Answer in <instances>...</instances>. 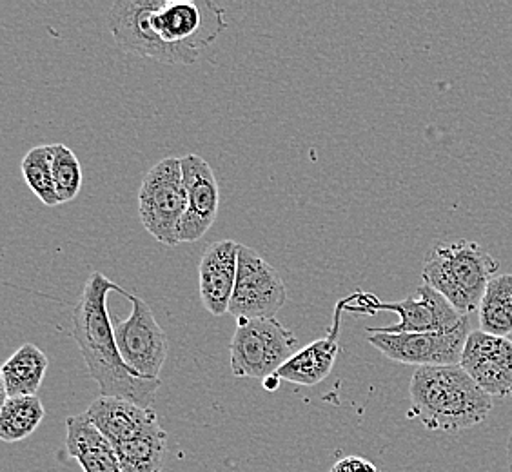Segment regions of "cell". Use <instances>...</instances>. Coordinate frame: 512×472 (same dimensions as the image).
Masks as SVG:
<instances>
[{
    "instance_id": "ac0fdd59",
    "label": "cell",
    "mask_w": 512,
    "mask_h": 472,
    "mask_svg": "<svg viewBox=\"0 0 512 472\" xmlns=\"http://www.w3.org/2000/svg\"><path fill=\"white\" fill-rule=\"evenodd\" d=\"M50 360L35 344H24L2 365V385L6 398L37 396Z\"/></svg>"
},
{
    "instance_id": "484cf974",
    "label": "cell",
    "mask_w": 512,
    "mask_h": 472,
    "mask_svg": "<svg viewBox=\"0 0 512 472\" xmlns=\"http://www.w3.org/2000/svg\"><path fill=\"white\" fill-rule=\"evenodd\" d=\"M507 467H509V472H512V433L507 440Z\"/></svg>"
},
{
    "instance_id": "4fadbf2b",
    "label": "cell",
    "mask_w": 512,
    "mask_h": 472,
    "mask_svg": "<svg viewBox=\"0 0 512 472\" xmlns=\"http://www.w3.org/2000/svg\"><path fill=\"white\" fill-rule=\"evenodd\" d=\"M460 365L489 396H512V340L471 331Z\"/></svg>"
},
{
    "instance_id": "30bf717a",
    "label": "cell",
    "mask_w": 512,
    "mask_h": 472,
    "mask_svg": "<svg viewBox=\"0 0 512 472\" xmlns=\"http://www.w3.org/2000/svg\"><path fill=\"white\" fill-rule=\"evenodd\" d=\"M371 311H391L400 322L389 327H367V333L404 335V333H449L462 325L469 324V316L462 315L444 296L436 293L433 287L422 286L416 293L400 302H376Z\"/></svg>"
},
{
    "instance_id": "cb8c5ba5",
    "label": "cell",
    "mask_w": 512,
    "mask_h": 472,
    "mask_svg": "<svg viewBox=\"0 0 512 472\" xmlns=\"http://www.w3.org/2000/svg\"><path fill=\"white\" fill-rule=\"evenodd\" d=\"M329 472H380L375 463L360 458V456H347L336 462Z\"/></svg>"
},
{
    "instance_id": "2e32d148",
    "label": "cell",
    "mask_w": 512,
    "mask_h": 472,
    "mask_svg": "<svg viewBox=\"0 0 512 472\" xmlns=\"http://www.w3.org/2000/svg\"><path fill=\"white\" fill-rule=\"evenodd\" d=\"M86 416L113 443V447L128 442L144 429L158 423L153 407H140L129 400L113 396L97 398L89 405Z\"/></svg>"
},
{
    "instance_id": "603a6c76",
    "label": "cell",
    "mask_w": 512,
    "mask_h": 472,
    "mask_svg": "<svg viewBox=\"0 0 512 472\" xmlns=\"http://www.w3.org/2000/svg\"><path fill=\"white\" fill-rule=\"evenodd\" d=\"M53 149V180L60 204L71 202L82 187V166L79 158L66 144H51Z\"/></svg>"
},
{
    "instance_id": "7402d4cb",
    "label": "cell",
    "mask_w": 512,
    "mask_h": 472,
    "mask_svg": "<svg viewBox=\"0 0 512 472\" xmlns=\"http://www.w3.org/2000/svg\"><path fill=\"white\" fill-rule=\"evenodd\" d=\"M22 177L33 195L39 198L44 206H59V197L53 180V149L50 146H37L30 149L22 158Z\"/></svg>"
},
{
    "instance_id": "9c48e42d",
    "label": "cell",
    "mask_w": 512,
    "mask_h": 472,
    "mask_svg": "<svg viewBox=\"0 0 512 472\" xmlns=\"http://www.w3.org/2000/svg\"><path fill=\"white\" fill-rule=\"evenodd\" d=\"M128 300L133 304L131 315L128 320L115 324L120 356L138 376L146 380H160L162 367L168 358V335L142 298L129 295Z\"/></svg>"
},
{
    "instance_id": "d4e9b609",
    "label": "cell",
    "mask_w": 512,
    "mask_h": 472,
    "mask_svg": "<svg viewBox=\"0 0 512 472\" xmlns=\"http://www.w3.org/2000/svg\"><path fill=\"white\" fill-rule=\"evenodd\" d=\"M280 382H282V380H280V378L275 374V376H269V378H266L262 384H264L267 391H271V393H273V391H276V389L280 387Z\"/></svg>"
},
{
    "instance_id": "5b68a950",
    "label": "cell",
    "mask_w": 512,
    "mask_h": 472,
    "mask_svg": "<svg viewBox=\"0 0 512 472\" xmlns=\"http://www.w3.org/2000/svg\"><path fill=\"white\" fill-rule=\"evenodd\" d=\"M186 213V186L182 160L168 157L160 160L142 178L138 191V215L144 229L157 242L175 247L178 226Z\"/></svg>"
},
{
    "instance_id": "ffe728a7",
    "label": "cell",
    "mask_w": 512,
    "mask_h": 472,
    "mask_svg": "<svg viewBox=\"0 0 512 472\" xmlns=\"http://www.w3.org/2000/svg\"><path fill=\"white\" fill-rule=\"evenodd\" d=\"M46 409L39 396H13L4 398L0 409V440L6 443L30 438L39 429Z\"/></svg>"
},
{
    "instance_id": "7c38bea8",
    "label": "cell",
    "mask_w": 512,
    "mask_h": 472,
    "mask_svg": "<svg viewBox=\"0 0 512 472\" xmlns=\"http://www.w3.org/2000/svg\"><path fill=\"white\" fill-rule=\"evenodd\" d=\"M182 160L186 186V213L178 226V242H198L217 220L220 191L215 171L209 162L195 153Z\"/></svg>"
},
{
    "instance_id": "ba28073f",
    "label": "cell",
    "mask_w": 512,
    "mask_h": 472,
    "mask_svg": "<svg viewBox=\"0 0 512 472\" xmlns=\"http://www.w3.org/2000/svg\"><path fill=\"white\" fill-rule=\"evenodd\" d=\"M153 8L155 0H120L111 6L109 31L120 50L173 66H189L198 62V51L180 50L157 39L149 26V15Z\"/></svg>"
},
{
    "instance_id": "52a82bcc",
    "label": "cell",
    "mask_w": 512,
    "mask_h": 472,
    "mask_svg": "<svg viewBox=\"0 0 512 472\" xmlns=\"http://www.w3.org/2000/svg\"><path fill=\"white\" fill-rule=\"evenodd\" d=\"M286 304L287 287L282 276L255 249L240 244L237 284L227 313L237 320L275 318Z\"/></svg>"
},
{
    "instance_id": "3957f363",
    "label": "cell",
    "mask_w": 512,
    "mask_h": 472,
    "mask_svg": "<svg viewBox=\"0 0 512 472\" xmlns=\"http://www.w3.org/2000/svg\"><path fill=\"white\" fill-rule=\"evenodd\" d=\"M500 264L483 247L469 240L436 244L425 256V286L433 287L462 315L480 307L483 293Z\"/></svg>"
},
{
    "instance_id": "5bb4252c",
    "label": "cell",
    "mask_w": 512,
    "mask_h": 472,
    "mask_svg": "<svg viewBox=\"0 0 512 472\" xmlns=\"http://www.w3.org/2000/svg\"><path fill=\"white\" fill-rule=\"evenodd\" d=\"M238 249L235 240L209 244L198 264L200 300L207 313L226 315L237 284Z\"/></svg>"
},
{
    "instance_id": "8fae6325",
    "label": "cell",
    "mask_w": 512,
    "mask_h": 472,
    "mask_svg": "<svg viewBox=\"0 0 512 472\" xmlns=\"http://www.w3.org/2000/svg\"><path fill=\"white\" fill-rule=\"evenodd\" d=\"M471 335V324H465L449 333H404L385 335L371 333L369 344L396 364L416 365H460L463 347Z\"/></svg>"
},
{
    "instance_id": "9a60e30c",
    "label": "cell",
    "mask_w": 512,
    "mask_h": 472,
    "mask_svg": "<svg viewBox=\"0 0 512 472\" xmlns=\"http://www.w3.org/2000/svg\"><path fill=\"white\" fill-rule=\"evenodd\" d=\"M345 304H347V300H342L340 304L336 305L333 325L324 338L306 345L304 349H300L291 360H287L286 364L280 367L276 376L282 382L313 387V385L324 382L325 378L331 374L336 364V356L340 351L338 335H340V318H342Z\"/></svg>"
},
{
    "instance_id": "d6986e66",
    "label": "cell",
    "mask_w": 512,
    "mask_h": 472,
    "mask_svg": "<svg viewBox=\"0 0 512 472\" xmlns=\"http://www.w3.org/2000/svg\"><path fill=\"white\" fill-rule=\"evenodd\" d=\"M168 434L160 423L151 425L128 442L115 447L122 472H162Z\"/></svg>"
},
{
    "instance_id": "44dd1931",
    "label": "cell",
    "mask_w": 512,
    "mask_h": 472,
    "mask_svg": "<svg viewBox=\"0 0 512 472\" xmlns=\"http://www.w3.org/2000/svg\"><path fill=\"white\" fill-rule=\"evenodd\" d=\"M483 333L512 335V275L494 276L478 307Z\"/></svg>"
},
{
    "instance_id": "8992f818",
    "label": "cell",
    "mask_w": 512,
    "mask_h": 472,
    "mask_svg": "<svg viewBox=\"0 0 512 472\" xmlns=\"http://www.w3.org/2000/svg\"><path fill=\"white\" fill-rule=\"evenodd\" d=\"M149 26L164 44L200 53L226 30V11L211 0H155Z\"/></svg>"
},
{
    "instance_id": "e0dca14e",
    "label": "cell",
    "mask_w": 512,
    "mask_h": 472,
    "mask_svg": "<svg viewBox=\"0 0 512 472\" xmlns=\"http://www.w3.org/2000/svg\"><path fill=\"white\" fill-rule=\"evenodd\" d=\"M66 449L84 472H122L113 443L93 425L86 413L66 420Z\"/></svg>"
},
{
    "instance_id": "277c9868",
    "label": "cell",
    "mask_w": 512,
    "mask_h": 472,
    "mask_svg": "<svg viewBox=\"0 0 512 472\" xmlns=\"http://www.w3.org/2000/svg\"><path fill=\"white\" fill-rule=\"evenodd\" d=\"M296 338L276 318H240L231 338V371L237 378L266 380L300 349Z\"/></svg>"
},
{
    "instance_id": "6da1fadb",
    "label": "cell",
    "mask_w": 512,
    "mask_h": 472,
    "mask_svg": "<svg viewBox=\"0 0 512 472\" xmlns=\"http://www.w3.org/2000/svg\"><path fill=\"white\" fill-rule=\"evenodd\" d=\"M117 291L129 298L131 293L95 271L89 276L73 311V340L97 382L100 396L124 398L140 407H153L162 380H146L131 371L122 360L115 340V325L108 313V295Z\"/></svg>"
},
{
    "instance_id": "7a4b0ae2",
    "label": "cell",
    "mask_w": 512,
    "mask_h": 472,
    "mask_svg": "<svg viewBox=\"0 0 512 472\" xmlns=\"http://www.w3.org/2000/svg\"><path fill=\"white\" fill-rule=\"evenodd\" d=\"M409 418L429 431L458 433L480 425L493 411V396L462 365H429L414 371L409 385Z\"/></svg>"
}]
</instances>
